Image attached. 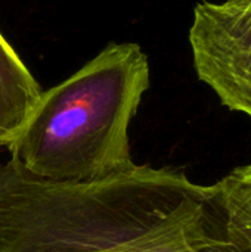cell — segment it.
I'll use <instances>...</instances> for the list:
<instances>
[{
    "mask_svg": "<svg viewBox=\"0 0 251 252\" xmlns=\"http://www.w3.org/2000/svg\"><path fill=\"white\" fill-rule=\"evenodd\" d=\"M215 185L135 165L87 182L0 164V252H189L220 233Z\"/></svg>",
    "mask_w": 251,
    "mask_h": 252,
    "instance_id": "obj_1",
    "label": "cell"
},
{
    "mask_svg": "<svg viewBox=\"0 0 251 252\" xmlns=\"http://www.w3.org/2000/svg\"><path fill=\"white\" fill-rule=\"evenodd\" d=\"M149 87V62L136 43H111L77 72L41 93L7 145L31 176L87 182L130 170L129 127Z\"/></svg>",
    "mask_w": 251,
    "mask_h": 252,
    "instance_id": "obj_2",
    "label": "cell"
},
{
    "mask_svg": "<svg viewBox=\"0 0 251 252\" xmlns=\"http://www.w3.org/2000/svg\"><path fill=\"white\" fill-rule=\"evenodd\" d=\"M189 44L198 78L228 109L251 118V0L200 1Z\"/></svg>",
    "mask_w": 251,
    "mask_h": 252,
    "instance_id": "obj_3",
    "label": "cell"
},
{
    "mask_svg": "<svg viewBox=\"0 0 251 252\" xmlns=\"http://www.w3.org/2000/svg\"><path fill=\"white\" fill-rule=\"evenodd\" d=\"M41 93L40 84L0 32V148L18 136Z\"/></svg>",
    "mask_w": 251,
    "mask_h": 252,
    "instance_id": "obj_4",
    "label": "cell"
},
{
    "mask_svg": "<svg viewBox=\"0 0 251 252\" xmlns=\"http://www.w3.org/2000/svg\"><path fill=\"white\" fill-rule=\"evenodd\" d=\"M213 201L225 239L238 252H251V164L219 180Z\"/></svg>",
    "mask_w": 251,
    "mask_h": 252,
    "instance_id": "obj_5",
    "label": "cell"
},
{
    "mask_svg": "<svg viewBox=\"0 0 251 252\" xmlns=\"http://www.w3.org/2000/svg\"><path fill=\"white\" fill-rule=\"evenodd\" d=\"M189 252H238L223 236V233L220 232L216 238H213L209 244H206L201 248H197L194 251Z\"/></svg>",
    "mask_w": 251,
    "mask_h": 252,
    "instance_id": "obj_6",
    "label": "cell"
}]
</instances>
